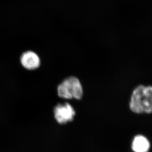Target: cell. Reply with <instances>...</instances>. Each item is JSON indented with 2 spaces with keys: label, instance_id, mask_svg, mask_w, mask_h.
Returning a JSON list of instances; mask_svg holds the SVG:
<instances>
[{
  "label": "cell",
  "instance_id": "obj_1",
  "mask_svg": "<svg viewBox=\"0 0 152 152\" xmlns=\"http://www.w3.org/2000/svg\"><path fill=\"white\" fill-rule=\"evenodd\" d=\"M129 107L135 113H152V86L140 85L135 88L131 96Z\"/></svg>",
  "mask_w": 152,
  "mask_h": 152
},
{
  "label": "cell",
  "instance_id": "obj_2",
  "mask_svg": "<svg viewBox=\"0 0 152 152\" xmlns=\"http://www.w3.org/2000/svg\"><path fill=\"white\" fill-rule=\"evenodd\" d=\"M58 94L60 98L63 99H80L83 95V89L79 79L70 76L58 85Z\"/></svg>",
  "mask_w": 152,
  "mask_h": 152
},
{
  "label": "cell",
  "instance_id": "obj_3",
  "mask_svg": "<svg viewBox=\"0 0 152 152\" xmlns=\"http://www.w3.org/2000/svg\"><path fill=\"white\" fill-rule=\"evenodd\" d=\"M55 118L61 124H66L72 121L75 115V111L71 105L66 102L64 104H58L54 109Z\"/></svg>",
  "mask_w": 152,
  "mask_h": 152
},
{
  "label": "cell",
  "instance_id": "obj_4",
  "mask_svg": "<svg viewBox=\"0 0 152 152\" xmlns=\"http://www.w3.org/2000/svg\"><path fill=\"white\" fill-rule=\"evenodd\" d=\"M22 66L28 70H35L40 66V58L34 52L27 51L22 54L20 58Z\"/></svg>",
  "mask_w": 152,
  "mask_h": 152
},
{
  "label": "cell",
  "instance_id": "obj_5",
  "mask_svg": "<svg viewBox=\"0 0 152 152\" xmlns=\"http://www.w3.org/2000/svg\"><path fill=\"white\" fill-rule=\"evenodd\" d=\"M131 148L134 152H148L150 148V143L145 136L139 134L134 137Z\"/></svg>",
  "mask_w": 152,
  "mask_h": 152
}]
</instances>
